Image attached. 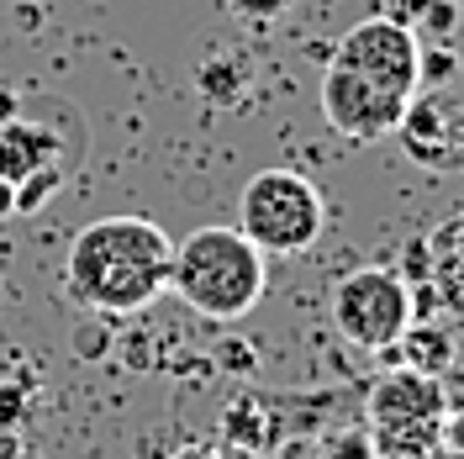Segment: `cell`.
Returning a JSON list of instances; mask_svg holds the SVG:
<instances>
[{"label":"cell","mask_w":464,"mask_h":459,"mask_svg":"<svg viewBox=\"0 0 464 459\" xmlns=\"http://www.w3.org/2000/svg\"><path fill=\"white\" fill-rule=\"evenodd\" d=\"M333 58L348 63V69H359V74H370V80H380V85L401 90V95L422 90V80H417L422 48H417V32L406 27L401 16H364V22H353L338 37Z\"/></svg>","instance_id":"7"},{"label":"cell","mask_w":464,"mask_h":459,"mask_svg":"<svg viewBox=\"0 0 464 459\" xmlns=\"http://www.w3.org/2000/svg\"><path fill=\"white\" fill-rule=\"evenodd\" d=\"M169 459H222V449H211V444H185V449H174Z\"/></svg>","instance_id":"17"},{"label":"cell","mask_w":464,"mask_h":459,"mask_svg":"<svg viewBox=\"0 0 464 459\" xmlns=\"http://www.w3.org/2000/svg\"><path fill=\"white\" fill-rule=\"evenodd\" d=\"M264 249L248 243L243 228H196L174 243L169 259V290L206 322H237L259 307L269 269H264Z\"/></svg>","instance_id":"2"},{"label":"cell","mask_w":464,"mask_h":459,"mask_svg":"<svg viewBox=\"0 0 464 459\" xmlns=\"http://www.w3.org/2000/svg\"><path fill=\"white\" fill-rule=\"evenodd\" d=\"M411 286L396 264H364L348 269L343 280L333 286V327L343 333L353 348L385 354L396 348V338L411 322Z\"/></svg>","instance_id":"5"},{"label":"cell","mask_w":464,"mask_h":459,"mask_svg":"<svg viewBox=\"0 0 464 459\" xmlns=\"http://www.w3.org/2000/svg\"><path fill=\"white\" fill-rule=\"evenodd\" d=\"M63 174L69 164H43V170H32L27 180H16V211H43V206L58 196V185H63Z\"/></svg>","instance_id":"12"},{"label":"cell","mask_w":464,"mask_h":459,"mask_svg":"<svg viewBox=\"0 0 464 459\" xmlns=\"http://www.w3.org/2000/svg\"><path fill=\"white\" fill-rule=\"evenodd\" d=\"M169 232L148 217H101L74 232L63 254V290L95 317H138L169 290Z\"/></svg>","instance_id":"1"},{"label":"cell","mask_w":464,"mask_h":459,"mask_svg":"<svg viewBox=\"0 0 464 459\" xmlns=\"http://www.w3.org/2000/svg\"><path fill=\"white\" fill-rule=\"evenodd\" d=\"M406 106H411V95L380 85V80L348 69L338 58H327V69H322V116H327V127L338 138H348V143H375L385 132H396V122H401Z\"/></svg>","instance_id":"6"},{"label":"cell","mask_w":464,"mask_h":459,"mask_svg":"<svg viewBox=\"0 0 464 459\" xmlns=\"http://www.w3.org/2000/svg\"><path fill=\"white\" fill-rule=\"evenodd\" d=\"M322 459H385V454H380V444L364 428H353V433H338Z\"/></svg>","instance_id":"14"},{"label":"cell","mask_w":464,"mask_h":459,"mask_svg":"<svg viewBox=\"0 0 464 459\" xmlns=\"http://www.w3.org/2000/svg\"><path fill=\"white\" fill-rule=\"evenodd\" d=\"M0 217H16V185L0 174Z\"/></svg>","instance_id":"19"},{"label":"cell","mask_w":464,"mask_h":459,"mask_svg":"<svg viewBox=\"0 0 464 459\" xmlns=\"http://www.w3.org/2000/svg\"><path fill=\"white\" fill-rule=\"evenodd\" d=\"M428 16H433V27H438V32H449V22H454V11H449V5H433Z\"/></svg>","instance_id":"20"},{"label":"cell","mask_w":464,"mask_h":459,"mask_svg":"<svg viewBox=\"0 0 464 459\" xmlns=\"http://www.w3.org/2000/svg\"><path fill=\"white\" fill-rule=\"evenodd\" d=\"M449 74H454V58L449 54H422V63H417V80L422 85H443Z\"/></svg>","instance_id":"15"},{"label":"cell","mask_w":464,"mask_h":459,"mask_svg":"<svg viewBox=\"0 0 464 459\" xmlns=\"http://www.w3.org/2000/svg\"><path fill=\"white\" fill-rule=\"evenodd\" d=\"M443 417H449V396L438 375H422L411 365L385 370L364 402V433L380 444L385 459H428L433 449H443Z\"/></svg>","instance_id":"3"},{"label":"cell","mask_w":464,"mask_h":459,"mask_svg":"<svg viewBox=\"0 0 464 459\" xmlns=\"http://www.w3.org/2000/svg\"><path fill=\"white\" fill-rule=\"evenodd\" d=\"M396 348H401V359L411 365V370L422 375H443L449 370V359H454V344H449V333L438 327V322H406V333L396 338Z\"/></svg>","instance_id":"10"},{"label":"cell","mask_w":464,"mask_h":459,"mask_svg":"<svg viewBox=\"0 0 464 459\" xmlns=\"http://www.w3.org/2000/svg\"><path fill=\"white\" fill-rule=\"evenodd\" d=\"M43 164H69L63 159V138L53 127L48 122H27V116L0 122V174L16 185V180H27Z\"/></svg>","instance_id":"9"},{"label":"cell","mask_w":464,"mask_h":459,"mask_svg":"<svg viewBox=\"0 0 464 459\" xmlns=\"http://www.w3.org/2000/svg\"><path fill=\"white\" fill-rule=\"evenodd\" d=\"M443 444L464 454V417H443Z\"/></svg>","instance_id":"16"},{"label":"cell","mask_w":464,"mask_h":459,"mask_svg":"<svg viewBox=\"0 0 464 459\" xmlns=\"http://www.w3.org/2000/svg\"><path fill=\"white\" fill-rule=\"evenodd\" d=\"M433 264H428V296H411V312L438 307L449 317H464V222H443L428 238Z\"/></svg>","instance_id":"8"},{"label":"cell","mask_w":464,"mask_h":459,"mask_svg":"<svg viewBox=\"0 0 464 459\" xmlns=\"http://www.w3.org/2000/svg\"><path fill=\"white\" fill-rule=\"evenodd\" d=\"M0 459H16V438L11 433H0Z\"/></svg>","instance_id":"21"},{"label":"cell","mask_w":464,"mask_h":459,"mask_svg":"<svg viewBox=\"0 0 464 459\" xmlns=\"http://www.w3.org/2000/svg\"><path fill=\"white\" fill-rule=\"evenodd\" d=\"M16 106H22V95H16L11 85H0V122H11V116H22Z\"/></svg>","instance_id":"18"},{"label":"cell","mask_w":464,"mask_h":459,"mask_svg":"<svg viewBox=\"0 0 464 459\" xmlns=\"http://www.w3.org/2000/svg\"><path fill=\"white\" fill-rule=\"evenodd\" d=\"M290 5H295V0H227V11L237 22H248V27H275Z\"/></svg>","instance_id":"13"},{"label":"cell","mask_w":464,"mask_h":459,"mask_svg":"<svg viewBox=\"0 0 464 459\" xmlns=\"http://www.w3.org/2000/svg\"><path fill=\"white\" fill-rule=\"evenodd\" d=\"M222 428H227V438H232V444H243L248 454H264V449L275 444V428H269V402H259V396L227 406Z\"/></svg>","instance_id":"11"},{"label":"cell","mask_w":464,"mask_h":459,"mask_svg":"<svg viewBox=\"0 0 464 459\" xmlns=\"http://www.w3.org/2000/svg\"><path fill=\"white\" fill-rule=\"evenodd\" d=\"M237 228L264 254H306L327 228V201L306 174L259 170L237 196Z\"/></svg>","instance_id":"4"}]
</instances>
